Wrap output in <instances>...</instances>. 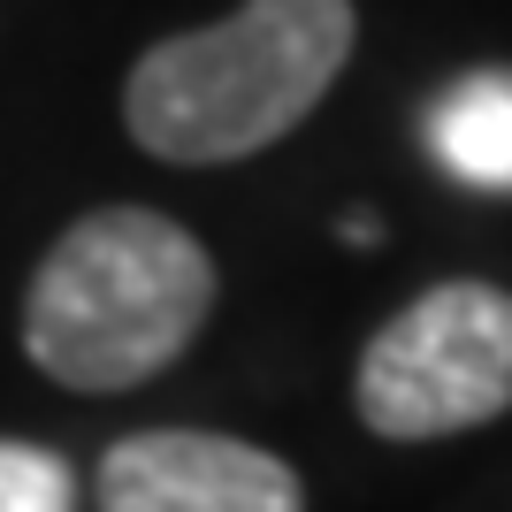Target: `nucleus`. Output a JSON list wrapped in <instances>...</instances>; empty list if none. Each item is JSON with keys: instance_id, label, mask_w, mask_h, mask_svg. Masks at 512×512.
I'll return each mask as SVG.
<instances>
[{"instance_id": "4", "label": "nucleus", "mask_w": 512, "mask_h": 512, "mask_svg": "<svg viewBox=\"0 0 512 512\" xmlns=\"http://www.w3.org/2000/svg\"><path fill=\"white\" fill-rule=\"evenodd\" d=\"M100 512H306L299 467L222 428H138L100 451Z\"/></svg>"}, {"instance_id": "5", "label": "nucleus", "mask_w": 512, "mask_h": 512, "mask_svg": "<svg viewBox=\"0 0 512 512\" xmlns=\"http://www.w3.org/2000/svg\"><path fill=\"white\" fill-rule=\"evenodd\" d=\"M428 153L474 192H512V69H474L428 107Z\"/></svg>"}, {"instance_id": "1", "label": "nucleus", "mask_w": 512, "mask_h": 512, "mask_svg": "<svg viewBox=\"0 0 512 512\" xmlns=\"http://www.w3.org/2000/svg\"><path fill=\"white\" fill-rule=\"evenodd\" d=\"M352 39V0H245L237 16L153 39L130 62L123 123L169 169L253 161L329 100Z\"/></svg>"}, {"instance_id": "6", "label": "nucleus", "mask_w": 512, "mask_h": 512, "mask_svg": "<svg viewBox=\"0 0 512 512\" xmlns=\"http://www.w3.org/2000/svg\"><path fill=\"white\" fill-rule=\"evenodd\" d=\"M0 512H77V474L62 451L0 436Z\"/></svg>"}, {"instance_id": "3", "label": "nucleus", "mask_w": 512, "mask_h": 512, "mask_svg": "<svg viewBox=\"0 0 512 512\" xmlns=\"http://www.w3.org/2000/svg\"><path fill=\"white\" fill-rule=\"evenodd\" d=\"M360 428L383 444H444L512 406V291L451 276L367 337L352 367Z\"/></svg>"}, {"instance_id": "2", "label": "nucleus", "mask_w": 512, "mask_h": 512, "mask_svg": "<svg viewBox=\"0 0 512 512\" xmlns=\"http://www.w3.org/2000/svg\"><path fill=\"white\" fill-rule=\"evenodd\" d=\"M214 253L153 207L77 214L23 291V352L46 383L115 398L192 352L214 314Z\"/></svg>"}]
</instances>
